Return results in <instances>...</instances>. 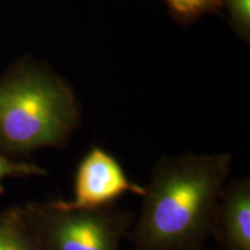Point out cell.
Listing matches in <instances>:
<instances>
[{"instance_id":"cell-1","label":"cell","mask_w":250,"mask_h":250,"mask_svg":"<svg viewBox=\"0 0 250 250\" xmlns=\"http://www.w3.org/2000/svg\"><path fill=\"white\" fill-rule=\"evenodd\" d=\"M230 166L226 153H189L156 162L129 233L134 250L201 249L212 233Z\"/></svg>"},{"instance_id":"cell-2","label":"cell","mask_w":250,"mask_h":250,"mask_svg":"<svg viewBox=\"0 0 250 250\" xmlns=\"http://www.w3.org/2000/svg\"><path fill=\"white\" fill-rule=\"evenodd\" d=\"M79 120L70 83L45 65L21 61L0 77V151L62 147Z\"/></svg>"},{"instance_id":"cell-3","label":"cell","mask_w":250,"mask_h":250,"mask_svg":"<svg viewBox=\"0 0 250 250\" xmlns=\"http://www.w3.org/2000/svg\"><path fill=\"white\" fill-rule=\"evenodd\" d=\"M22 210L41 250H120L132 227L131 214L115 204L79 210L54 201Z\"/></svg>"},{"instance_id":"cell-4","label":"cell","mask_w":250,"mask_h":250,"mask_svg":"<svg viewBox=\"0 0 250 250\" xmlns=\"http://www.w3.org/2000/svg\"><path fill=\"white\" fill-rule=\"evenodd\" d=\"M126 192L143 197L145 187L132 182L110 153L94 147L78 165L73 198L59 202L66 208L94 210L114 205Z\"/></svg>"},{"instance_id":"cell-5","label":"cell","mask_w":250,"mask_h":250,"mask_svg":"<svg viewBox=\"0 0 250 250\" xmlns=\"http://www.w3.org/2000/svg\"><path fill=\"white\" fill-rule=\"evenodd\" d=\"M212 233L225 250H250V181H233L225 187Z\"/></svg>"},{"instance_id":"cell-6","label":"cell","mask_w":250,"mask_h":250,"mask_svg":"<svg viewBox=\"0 0 250 250\" xmlns=\"http://www.w3.org/2000/svg\"><path fill=\"white\" fill-rule=\"evenodd\" d=\"M0 250H41L22 208L0 212Z\"/></svg>"},{"instance_id":"cell-7","label":"cell","mask_w":250,"mask_h":250,"mask_svg":"<svg viewBox=\"0 0 250 250\" xmlns=\"http://www.w3.org/2000/svg\"><path fill=\"white\" fill-rule=\"evenodd\" d=\"M171 14L181 22H190L203 14L218 11L221 0H165Z\"/></svg>"},{"instance_id":"cell-8","label":"cell","mask_w":250,"mask_h":250,"mask_svg":"<svg viewBox=\"0 0 250 250\" xmlns=\"http://www.w3.org/2000/svg\"><path fill=\"white\" fill-rule=\"evenodd\" d=\"M229 14L230 23L245 42L250 37V0H221Z\"/></svg>"},{"instance_id":"cell-9","label":"cell","mask_w":250,"mask_h":250,"mask_svg":"<svg viewBox=\"0 0 250 250\" xmlns=\"http://www.w3.org/2000/svg\"><path fill=\"white\" fill-rule=\"evenodd\" d=\"M46 170L39 166L27 162H18L8 159L0 153V195L4 193L2 181L7 177H27V176H43Z\"/></svg>"},{"instance_id":"cell-10","label":"cell","mask_w":250,"mask_h":250,"mask_svg":"<svg viewBox=\"0 0 250 250\" xmlns=\"http://www.w3.org/2000/svg\"><path fill=\"white\" fill-rule=\"evenodd\" d=\"M193 250H202V249H193Z\"/></svg>"}]
</instances>
